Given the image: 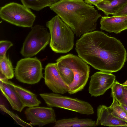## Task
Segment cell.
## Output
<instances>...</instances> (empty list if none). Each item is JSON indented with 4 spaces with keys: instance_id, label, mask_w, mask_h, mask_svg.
I'll list each match as a JSON object with an SVG mask.
<instances>
[{
    "instance_id": "19",
    "label": "cell",
    "mask_w": 127,
    "mask_h": 127,
    "mask_svg": "<svg viewBox=\"0 0 127 127\" xmlns=\"http://www.w3.org/2000/svg\"><path fill=\"white\" fill-rule=\"evenodd\" d=\"M0 73L8 79H12L15 75L11 62L6 55L0 58Z\"/></svg>"
},
{
    "instance_id": "27",
    "label": "cell",
    "mask_w": 127,
    "mask_h": 127,
    "mask_svg": "<svg viewBox=\"0 0 127 127\" xmlns=\"http://www.w3.org/2000/svg\"><path fill=\"white\" fill-rule=\"evenodd\" d=\"M120 104L122 106L124 110L127 113V106L123 103H121Z\"/></svg>"
},
{
    "instance_id": "9",
    "label": "cell",
    "mask_w": 127,
    "mask_h": 127,
    "mask_svg": "<svg viewBox=\"0 0 127 127\" xmlns=\"http://www.w3.org/2000/svg\"><path fill=\"white\" fill-rule=\"evenodd\" d=\"M115 79V76L111 73L100 71L95 73L91 77L89 93L95 97L103 95L111 88Z\"/></svg>"
},
{
    "instance_id": "26",
    "label": "cell",
    "mask_w": 127,
    "mask_h": 127,
    "mask_svg": "<svg viewBox=\"0 0 127 127\" xmlns=\"http://www.w3.org/2000/svg\"><path fill=\"white\" fill-rule=\"evenodd\" d=\"M103 0H84V1L90 5H93L95 6L98 3Z\"/></svg>"
},
{
    "instance_id": "30",
    "label": "cell",
    "mask_w": 127,
    "mask_h": 127,
    "mask_svg": "<svg viewBox=\"0 0 127 127\" xmlns=\"http://www.w3.org/2000/svg\"></svg>"
},
{
    "instance_id": "23",
    "label": "cell",
    "mask_w": 127,
    "mask_h": 127,
    "mask_svg": "<svg viewBox=\"0 0 127 127\" xmlns=\"http://www.w3.org/2000/svg\"><path fill=\"white\" fill-rule=\"evenodd\" d=\"M13 45L10 41L6 40H1L0 41V58L6 55L7 50Z\"/></svg>"
},
{
    "instance_id": "20",
    "label": "cell",
    "mask_w": 127,
    "mask_h": 127,
    "mask_svg": "<svg viewBox=\"0 0 127 127\" xmlns=\"http://www.w3.org/2000/svg\"><path fill=\"white\" fill-rule=\"evenodd\" d=\"M20 0L22 4L27 7L37 11L51 5L48 0Z\"/></svg>"
},
{
    "instance_id": "2",
    "label": "cell",
    "mask_w": 127,
    "mask_h": 127,
    "mask_svg": "<svg viewBox=\"0 0 127 127\" xmlns=\"http://www.w3.org/2000/svg\"><path fill=\"white\" fill-rule=\"evenodd\" d=\"M49 7L77 37L95 30L101 16L94 6L83 0H59Z\"/></svg>"
},
{
    "instance_id": "7",
    "label": "cell",
    "mask_w": 127,
    "mask_h": 127,
    "mask_svg": "<svg viewBox=\"0 0 127 127\" xmlns=\"http://www.w3.org/2000/svg\"><path fill=\"white\" fill-rule=\"evenodd\" d=\"M31 28L20 52L22 55L25 58L36 55L43 50L50 42V33L44 26L36 24Z\"/></svg>"
},
{
    "instance_id": "22",
    "label": "cell",
    "mask_w": 127,
    "mask_h": 127,
    "mask_svg": "<svg viewBox=\"0 0 127 127\" xmlns=\"http://www.w3.org/2000/svg\"><path fill=\"white\" fill-rule=\"evenodd\" d=\"M111 88L112 97L115 98L119 103L123 95L122 84L116 81L114 83Z\"/></svg>"
},
{
    "instance_id": "12",
    "label": "cell",
    "mask_w": 127,
    "mask_h": 127,
    "mask_svg": "<svg viewBox=\"0 0 127 127\" xmlns=\"http://www.w3.org/2000/svg\"><path fill=\"white\" fill-rule=\"evenodd\" d=\"M0 80V91L2 95L8 100L13 110L21 112L25 106L11 84L10 81L1 73Z\"/></svg>"
},
{
    "instance_id": "24",
    "label": "cell",
    "mask_w": 127,
    "mask_h": 127,
    "mask_svg": "<svg viewBox=\"0 0 127 127\" xmlns=\"http://www.w3.org/2000/svg\"><path fill=\"white\" fill-rule=\"evenodd\" d=\"M127 15V1L113 15V16Z\"/></svg>"
},
{
    "instance_id": "13",
    "label": "cell",
    "mask_w": 127,
    "mask_h": 127,
    "mask_svg": "<svg viewBox=\"0 0 127 127\" xmlns=\"http://www.w3.org/2000/svg\"><path fill=\"white\" fill-rule=\"evenodd\" d=\"M97 119L95 126L109 127H127V123L114 116L108 107L101 105L97 108Z\"/></svg>"
},
{
    "instance_id": "16",
    "label": "cell",
    "mask_w": 127,
    "mask_h": 127,
    "mask_svg": "<svg viewBox=\"0 0 127 127\" xmlns=\"http://www.w3.org/2000/svg\"><path fill=\"white\" fill-rule=\"evenodd\" d=\"M96 122L88 118L79 119L77 117L64 119L56 121L54 127H95Z\"/></svg>"
},
{
    "instance_id": "11",
    "label": "cell",
    "mask_w": 127,
    "mask_h": 127,
    "mask_svg": "<svg viewBox=\"0 0 127 127\" xmlns=\"http://www.w3.org/2000/svg\"><path fill=\"white\" fill-rule=\"evenodd\" d=\"M45 84L53 93L64 94L68 92L69 87L63 80L56 63H49L45 69Z\"/></svg>"
},
{
    "instance_id": "28",
    "label": "cell",
    "mask_w": 127,
    "mask_h": 127,
    "mask_svg": "<svg viewBox=\"0 0 127 127\" xmlns=\"http://www.w3.org/2000/svg\"><path fill=\"white\" fill-rule=\"evenodd\" d=\"M59 0H48L50 4L51 5L56 3Z\"/></svg>"
},
{
    "instance_id": "15",
    "label": "cell",
    "mask_w": 127,
    "mask_h": 127,
    "mask_svg": "<svg viewBox=\"0 0 127 127\" xmlns=\"http://www.w3.org/2000/svg\"><path fill=\"white\" fill-rule=\"evenodd\" d=\"M10 83L25 107L37 106L41 103L35 94L11 81Z\"/></svg>"
},
{
    "instance_id": "1",
    "label": "cell",
    "mask_w": 127,
    "mask_h": 127,
    "mask_svg": "<svg viewBox=\"0 0 127 127\" xmlns=\"http://www.w3.org/2000/svg\"><path fill=\"white\" fill-rule=\"evenodd\" d=\"M75 49L78 56L100 71H118L127 60L126 50L120 41L98 31L82 35L77 40Z\"/></svg>"
},
{
    "instance_id": "29",
    "label": "cell",
    "mask_w": 127,
    "mask_h": 127,
    "mask_svg": "<svg viewBox=\"0 0 127 127\" xmlns=\"http://www.w3.org/2000/svg\"><path fill=\"white\" fill-rule=\"evenodd\" d=\"M122 84L123 85H127V80L124 83Z\"/></svg>"
},
{
    "instance_id": "5",
    "label": "cell",
    "mask_w": 127,
    "mask_h": 127,
    "mask_svg": "<svg viewBox=\"0 0 127 127\" xmlns=\"http://www.w3.org/2000/svg\"><path fill=\"white\" fill-rule=\"evenodd\" d=\"M69 66L74 74L72 82L69 85L68 93L70 95L82 91L88 81L90 67L79 56L69 54L58 58Z\"/></svg>"
},
{
    "instance_id": "6",
    "label": "cell",
    "mask_w": 127,
    "mask_h": 127,
    "mask_svg": "<svg viewBox=\"0 0 127 127\" xmlns=\"http://www.w3.org/2000/svg\"><path fill=\"white\" fill-rule=\"evenodd\" d=\"M0 17L2 20L12 24L26 28H32L36 18L30 9L14 2L0 8Z\"/></svg>"
},
{
    "instance_id": "4",
    "label": "cell",
    "mask_w": 127,
    "mask_h": 127,
    "mask_svg": "<svg viewBox=\"0 0 127 127\" xmlns=\"http://www.w3.org/2000/svg\"><path fill=\"white\" fill-rule=\"evenodd\" d=\"M39 95L49 107L63 108L88 115L94 113L93 107L89 103L77 98L54 93H42Z\"/></svg>"
},
{
    "instance_id": "3",
    "label": "cell",
    "mask_w": 127,
    "mask_h": 127,
    "mask_svg": "<svg viewBox=\"0 0 127 127\" xmlns=\"http://www.w3.org/2000/svg\"><path fill=\"white\" fill-rule=\"evenodd\" d=\"M50 36V46L55 52L67 53L74 45V32L57 15L46 23Z\"/></svg>"
},
{
    "instance_id": "25",
    "label": "cell",
    "mask_w": 127,
    "mask_h": 127,
    "mask_svg": "<svg viewBox=\"0 0 127 127\" xmlns=\"http://www.w3.org/2000/svg\"><path fill=\"white\" fill-rule=\"evenodd\" d=\"M122 86L123 90V95L119 103H123L127 106V85L122 84Z\"/></svg>"
},
{
    "instance_id": "10",
    "label": "cell",
    "mask_w": 127,
    "mask_h": 127,
    "mask_svg": "<svg viewBox=\"0 0 127 127\" xmlns=\"http://www.w3.org/2000/svg\"><path fill=\"white\" fill-rule=\"evenodd\" d=\"M25 114L27 120L33 126H42L56 121L55 111L50 107H29L25 110Z\"/></svg>"
},
{
    "instance_id": "8",
    "label": "cell",
    "mask_w": 127,
    "mask_h": 127,
    "mask_svg": "<svg viewBox=\"0 0 127 127\" xmlns=\"http://www.w3.org/2000/svg\"><path fill=\"white\" fill-rule=\"evenodd\" d=\"M42 65L36 57L22 59L17 62L14 74L16 79L29 84L38 83L43 77Z\"/></svg>"
},
{
    "instance_id": "17",
    "label": "cell",
    "mask_w": 127,
    "mask_h": 127,
    "mask_svg": "<svg viewBox=\"0 0 127 127\" xmlns=\"http://www.w3.org/2000/svg\"><path fill=\"white\" fill-rule=\"evenodd\" d=\"M127 1V0H103L95 6L108 16L109 15H113Z\"/></svg>"
},
{
    "instance_id": "21",
    "label": "cell",
    "mask_w": 127,
    "mask_h": 127,
    "mask_svg": "<svg viewBox=\"0 0 127 127\" xmlns=\"http://www.w3.org/2000/svg\"><path fill=\"white\" fill-rule=\"evenodd\" d=\"M108 107L114 116L127 123V113L115 98Z\"/></svg>"
},
{
    "instance_id": "14",
    "label": "cell",
    "mask_w": 127,
    "mask_h": 127,
    "mask_svg": "<svg viewBox=\"0 0 127 127\" xmlns=\"http://www.w3.org/2000/svg\"><path fill=\"white\" fill-rule=\"evenodd\" d=\"M100 28L102 30L116 34L127 30V15L102 16Z\"/></svg>"
},
{
    "instance_id": "18",
    "label": "cell",
    "mask_w": 127,
    "mask_h": 127,
    "mask_svg": "<svg viewBox=\"0 0 127 127\" xmlns=\"http://www.w3.org/2000/svg\"><path fill=\"white\" fill-rule=\"evenodd\" d=\"M56 61L57 67L63 80L68 86L72 83L74 79V74L72 70L59 58Z\"/></svg>"
}]
</instances>
